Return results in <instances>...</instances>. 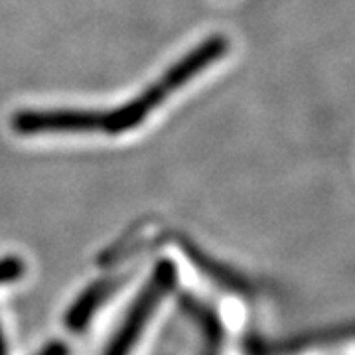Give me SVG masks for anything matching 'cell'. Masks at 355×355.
<instances>
[{"instance_id":"6","label":"cell","mask_w":355,"mask_h":355,"mask_svg":"<svg viewBox=\"0 0 355 355\" xmlns=\"http://www.w3.org/2000/svg\"><path fill=\"white\" fill-rule=\"evenodd\" d=\"M180 308L190 318L203 338V355H221V345L225 340L221 320L211 306H207L188 292L180 294Z\"/></svg>"},{"instance_id":"1","label":"cell","mask_w":355,"mask_h":355,"mask_svg":"<svg viewBox=\"0 0 355 355\" xmlns=\"http://www.w3.org/2000/svg\"><path fill=\"white\" fill-rule=\"evenodd\" d=\"M229 50L225 36H209L178 60L164 76L153 85L144 89L137 99L123 107L97 111V109H42L36 116V127L40 132H107L123 135L140 127L146 116L158 109L162 103L182 89L188 81L200 76L205 67L216 64Z\"/></svg>"},{"instance_id":"3","label":"cell","mask_w":355,"mask_h":355,"mask_svg":"<svg viewBox=\"0 0 355 355\" xmlns=\"http://www.w3.org/2000/svg\"><path fill=\"white\" fill-rule=\"evenodd\" d=\"M130 279V275H116V277H105L89 284L85 291L76 298V302L69 306L65 312L64 324L65 328L73 334H81L89 326L93 316L99 312V308L105 306L114 296V292L123 288Z\"/></svg>"},{"instance_id":"9","label":"cell","mask_w":355,"mask_h":355,"mask_svg":"<svg viewBox=\"0 0 355 355\" xmlns=\"http://www.w3.org/2000/svg\"><path fill=\"white\" fill-rule=\"evenodd\" d=\"M0 355H8V347H6V342H4V334H2V328H0Z\"/></svg>"},{"instance_id":"7","label":"cell","mask_w":355,"mask_h":355,"mask_svg":"<svg viewBox=\"0 0 355 355\" xmlns=\"http://www.w3.org/2000/svg\"><path fill=\"white\" fill-rule=\"evenodd\" d=\"M26 263L20 257H2L0 259V284H10L24 277Z\"/></svg>"},{"instance_id":"4","label":"cell","mask_w":355,"mask_h":355,"mask_svg":"<svg viewBox=\"0 0 355 355\" xmlns=\"http://www.w3.org/2000/svg\"><path fill=\"white\" fill-rule=\"evenodd\" d=\"M352 340V326H331V328H320V330L304 331L294 338H284L280 342L253 343V355H296L304 354L308 349L316 347H328L340 342Z\"/></svg>"},{"instance_id":"5","label":"cell","mask_w":355,"mask_h":355,"mask_svg":"<svg viewBox=\"0 0 355 355\" xmlns=\"http://www.w3.org/2000/svg\"><path fill=\"white\" fill-rule=\"evenodd\" d=\"M180 247L184 249V253L188 254V259L196 265V268H200L207 279L216 282L217 286L233 292V294L245 296V298H251L254 294V284L245 275H241L235 268H231L229 265H223L216 259H211L196 243H191L186 237H180Z\"/></svg>"},{"instance_id":"8","label":"cell","mask_w":355,"mask_h":355,"mask_svg":"<svg viewBox=\"0 0 355 355\" xmlns=\"http://www.w3.org/2000/svg\"><path fill=\"white\" fill-rule=\"evenodd\" d=\"M38 355H69V347L67 343L60 342V340H53V342L46 343Z\"/></svg>"},{"instance_id":"2","label":"cell","mask_w":355,"mask_h":355,"mask_svg":"<svg viewBox=\"0 0 355 355\" xmlns=\"http://www.w3.org/2000/svg\"><path fill=\"white\" fill-rule=\"evenodd\" d=\"M178 282V266L170 259H160L153 268L150 279L137 294L135 302L128 308L127 316L121 328L116 330L113 340L105 347L103 355H130L140 342L148 322L156 314L158 306L162 304L166 296L174 292Z\"/></svg>"}]
</instances>
